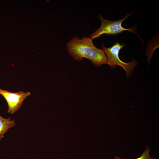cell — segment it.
Returning a JSON list of instances; mask_svg holds the SVG:
<instances>
[{"mask_svg":"<svg viewBox=\"0 0 159 159\" xmlns=\"http://www.w3.org/2000/svg\"><path fill=\"white\" fill-rule=\"evenodd\" d=\"M92 40L90 38L85 36L81 39L78 36L74 37L67 43V49L76 60L80 61L86 58L99 67L107 64V57L103 49L95 47Z\"/></svg>","mask_w":159,"mask_h":159,"instance_id":"obj_1","label":"cell"},{"mask_svg":"<svg viewBox=\"0 0 159 159\" xmlns=\"http://www.w3.org/2000/svg\"><path fill=\"white\" fill-rule=\"evenodd\" d=\"M133 12L126 15L123 19L115 21H112L103 19L101 15L98 16V18L101 21L100 27L90 35L92 40L95 38L99 37L103 34L116 35L124 31H128L136 34L142 40L137 32V26L135 25L132 27L125 28L122 26V22L129 16L132 14Z\"/></svg>","mask_w":159,"mask_h":159,"instance_id":"obj_2","label":"cell"},{"mask_svg":"<svg viewBox=\"0 0 159 159\" xmlns=\"http://www.w3.org/2000/svg\"><path fill=\"white\" fill-rule=\"evenodd\" d=\"M125 45L124 44L121 45L120 43L116 42L110 47L106 48L103 44H102V47L103 50L106 55L107 64L112 68L116 67L117 65L121 66L125 71L128 77L132 72L134 68L138 65V63L134 60L131 62H126L120 59L119 57V52L120 49Z\"/></svg>","mask_w":159,"mask_h":159,"instance_id":"obj_3","label":"cell"},{"mask_svg":"<svg viewBox=\"0 0 159 159\" xmlns=\"http://www.w3.org/2000/svg\"><path fill=\"white\" fill-rule=\"evenodd\" d=\"M0 94L4 98L7 102L8 112L12 114L20 109L24 100L31 94L29 92H24L21 91L12 92L0 88Z\"/></svg>","mask_w":159,"mask_h":159,"instance_id":"obj_4","label":"cell"},{"mask_svg":"<svg viewBox=\"0 0 159 159\" xmlns=\"http://www.w3.org/2000/svg\"><path fill=\"white\" fill-rule=\"evenodd\" d=\"M16 125V123L14 120L9 117L5 118L0 115V140L2 138L4 137V134L7 132L9 129Z\"/></svg>","mask_w":159,"mask_h":159,"instance_id":"obj_5","label":"cell"},{"mask_svg":"<svg viewBox=\"0 0 159 159\" xmlns=\"http://www.w3.org/2000/svg\"><path fill=\"white\" fill-rule=\"evenodd\" d=\"M150 150L149 148L147 146L145 150L142 154L140 157L134 159H155V158L151 157L149 155V153ZM114 159H128L124 158H121L118 156H115Z\"/></svg>","mask_w":159,"mask_h":159,"instance_id":"obj_6","label":"cell"}]
</instances>
